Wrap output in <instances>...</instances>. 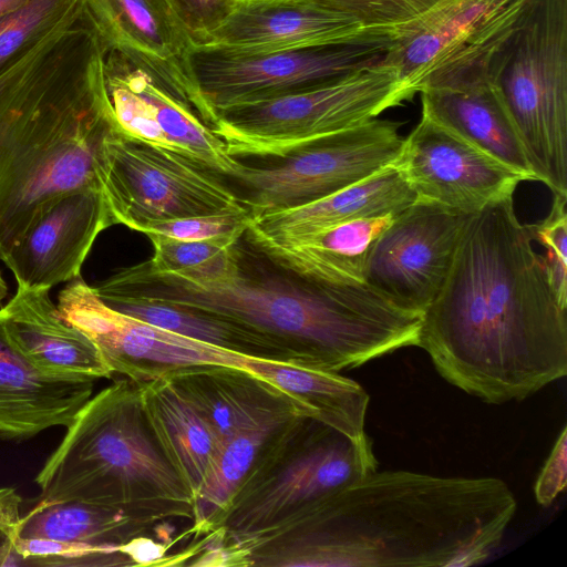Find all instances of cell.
Listing matches in <instances>:
<instances>
[{"instance_id": "obj_1", "label": "cell", "mask_w": 567, "mask_h": 567, "mask_svg": "<svg viewBox=\"0 0 567 567\" xmlns=\"http://www.w3.org/2000/svg\"><path fill=\"white\" fill-rule=\"evenodd\" d=\"M513 195L471 214L417 347L452 385L489 404L522 401L567 373L558 300Z\"/></svg>"}, {"instance_id": "obj_2", "label": "cell", "mask_w": 567, "mask_h": 567, "mask_svg": "<svg viewBox=\"0 0 567 567\" xmlns=\"http://www.w3.org/2000/svg\"><path fill=\"white\" fill-rule=\"evenodd\" d=\"M516 507L501 478L375 470L234 555L260 567L473 566L498 548Z\"/></svg>"}, {"instance_id": "obj_3", "label": "cell", "mask_w": 567, "mask_h": 567, "mask_svg": "<svg viewBox=\"0 0 567 567\" xmlns=\"http://www.w3.org/2000/svg\"><path fill=\"white\" fill-rule=\"evenodd\" d=\"M275 269L252 270L238 243L221 264L202 274L156 271L143 261L92 289L104 302L154 301L238 323L282 344L300 365L328 371L417 347L422 313L367 282L324 284Z\"/></svg>"}, {"instance_id": "obj_4", "label": "cell", "mask_w": 567, "mask_h": 567, "mask_svg": "<svg viewBox=\"0 0 567 567\" xmlns=\"http://www.w3.org/2000/svg\"><path fill=\"white\" fill-rule=\"evenodd\" d=\"M107 50L84 6L0 75V260L52 199L99 187L97 153L120 130Z\"/></svg>"}, {"instance_id": "obj_5", "label": "cell", "mask_w": 567, "mask_h": 567, "mask_svg": "<svg viewBox=\"0 0 567 567\" xmlns=\"http://www.w3.org/2000/svg\"><path fill=\"white\" fill-rule=\"evenodd\" d=\"M35 483L39 501H81L155 522L193 519L194 496L151 429L140 384L127 378L85 403Z\"/></svg>"}, {"instance_id": "obj_6", "label": "cell", "mask_w": 567, "mask_h": 567, "mask_svg": "<svg viewBox=\"0 0 567 567\" xmlns=\"http://www.w3.org/2000/svg\"><path fill=\"white\" fill-rule=\"evenodd\" d=\"M372 442L298 415L234 495L204 546L228 548L269 532L377 470Z\"/></svg>"}, {"instance_id": "obj_7", "label": "cell", "mask_w": 567, "mask_h": 567, "mask_svg": "<svg viewBox=\"0 0 567 567\" xmlns=\"http://www.w3.org/2000/svg\"><path fill=\"white\" fill-rule=\"evenodd\" d=\"M485 65L535 181L567 195V0H530Z\"/></svg>"}, {"instance_id": "obj_8", "label": "cell", "mask_w": 567, "mask_h": 567, "mask_svg": "<svg viewBox=\"0 0 567 567\" xmlns=\"http://www.w3.org/2000/svg\"><path fill=\"white\" fill-rule=\"evenodd\" d=\"M415 94L399 69L381 59L297 93L219 111L210 128L236 158L284 159Z\"/></svg>"}, {"instance_id": "obj_9", "label": "cell", "mask_w": 567, "mask_h": 567, "mask_svg": "<svg viewBox=\"0 0 567 567\" xmlns=\"http://www.w3.org/2000/svg\"><path fill=\"white\" fill-rule=\"evenodd\" d=\"M95 174L114 224L136 231L157 220L250 214L246 198L225 185L218 174L120 130L104 138Z\"/></svg>"}, {"instance_id": "obj_10", "label": "cell", "mask_w": 567, "mask_h": 567, "mask_svg": "<svg viewBox=\"0 0 567 567\" xmlns=\"http://www.w3.org/2000/svg\"><path fill=\"white\" fill-rule=\"evenodd\" d=\"M400 124L374 118L328 136L279 165L245 167L250 214L317 200L392 165L402 147Z\"/></svg>"}, {"instance_id": "obj_11", "label": "cell", "mask_w": 567, "mask_h": 567, "mask_svg": "<svg viewBox=\"0 0 567 567\" xmlns=\"http://www.w3.org/2000/svg\"><path fill=\"white\" fill-rule=\"evenodd\" d=\"M390 48L353 43L244 54L197 45L193 68L216 118L219 111L297 93L377 63Z\"/></svg>"}, {"instance_id": "obj_12", "label": "cell", "mask_w": 567, "mask_h": 567, "mask_svg": "<svg viewBox=\"0 0 567 567\" xmlns=\"http://www.w3.org/2000/svg\"><path fill=\"white\" fill-rule=\"evenodd\" d=\"M61 316L84 332L113 374L144 383L199 364L244 369L246 355L234 353L123 315L104 303L78 277L60 291Z\"/></svg>"}, {"instance_id": "obj_13", "label": "cell", "mask_w": 567, "mask_h": 567, "mask_svg": "<svg viewBox=\"0 0 567 567\" xmlns=\"http://www.w3.org/2000/svg\"><path fill=\"white\" fill-rule=\"evenodd\" d=\"M109 50L148 74L212 126L193 68L197 42L175 0H83Z\"/></svg>"}, {"instance_id": "obj_14", "label": "cell", "mask_w": 567, "mask_h": 567, "mask_svg": "<svg viewBox=\"0 0 567 567\" xmlns=\"http://www.w3.org/2000/svg\"><path fill=\"white\" fill-rule=\"evenodd\" d=\"M468 216L415 202L374 241L364 282L400 307L423 313L447 277Z\"/></svg>"}, {"instance_id": "obj_15", "label": "cell", "mask_w": 567, "mask_h": 567, "mask_svg": "<svg viewBox=\"0 0 567 567\" xmlns=\"http://www.w3.org/2000/svg\"><path fill=\"white\" fill-rule=\"evenodd\" d=\"M416 202L465 215L514 195L524 177L421 114L393 163Z\"/></svg>"}, {"instance_id": "obj_16", "label": "cell", "mask_w": 567, "mask_h": 567, "mask_svg": "<svg viewBox=\"0 0 567 567\" xmlns=\"http://www.w3.org/2000/svg\"><path fill=\"white\" fill-rule=\"evenodd\" d=\"M530 0H450L382 61L395 65L416 91L436 78L485 62Z\"/></svg>"}, {"instance_id": "obj_17", "label": "cell", "mask_w": 567, "mask_h": 567, "mask_svg": "<svg viewBox=\"0 0 567 567\" xmlns=\"http://www.w3.org/2000/svg\"><path fill=\"white\" fill-rule=\"evenodd\" d=\"M114 220L100 187H84L52 199L1 258L18 287L50 290L80 277L101 231Z\"/></svg>"}, {"instance_id": "obj_18", "label": "cell", "mask_w": 567, "mask_h": 567, "mask_svg": "<svg viewBox=\"0 0 567 567\" xmlns=\"http://www.w3.org/2000/svg\"><path fill=\"white\" fill-rule=\"evenodd\" d=\"M353 43L393 44L313 0H238L200 45L256 54Z\"/></svg>"}, {"instance_id": "obj_19", "label": "cell", "mask_w": 567, "mask_h": 567, "mask_svg": "<svg viewBox=\"0 0 567 567\" xmlns=\"http://www.w3.org/2000/svg\"><path fill=\"white\" fill-rule=\"evenodd\" d=\"M422 114L476 148L535 181L519 136L485 62L443 74L420 92Z\"/></svg>"}, {"instance_id": "obj_20", "label": "cell", "mask_w": 567, "mask_h": 567, "mask_svg": "<svg viewBox=\"0 0 567 567\" xmlns=\"http://www.w3.org/2000/svg\"><path fill=\"white\" fill-rule=\"evenodd\" d=\"M93 381L42 371L17 348L0 319V437L66 427L92 398Z\"/></svg>"}, {"instance_id": "obj_21", "label": "cell", "mask_w": 567, "mask_h": 567, "mask_svg": "<svg viewBox=\"0 0 567 567\" xmlns=\"http://www.w3.org/2000/svg\"><path fill=\"white\" fill-rule=\"evenodd\" d=\"M416 197L392 164L328 196L249 215L248 240H288L360 218L398 215Z\"/></svg>"}, {"instance_id": "obj_22", "label": "cell", "mask_w": 567, "mask_h": 567, "mask_svg": "<svg viewBox=\"0 0 567 567\" xmlns=\"http://www.w3.org/2000/svg\"><path fill=\"white\" fill-rule=\"evenodd\" d=\"M0 319L17 348L42 371L93 380L113 375L91 339L61 316L49 290L18 287L0 308Z\"/></svg>"}, {"instance_id": "obj_23", "label": "cell", "mask_w": 567, "mask_h": 567, "mask_svg": "<svg viewBox=\"0 0 567 567\" xmlns=\"http://www.w3.org/2000/svg\"><path fill=\"white\" fill-rule=\"evenodd\" d=\"M164 375L206 419L221 443L277 415L299 413L285 393L246 369L199 364Z\"/></svg>"}, {"instance_id": "obj_24", "label": "cell", "mask_w": 567, "mask_h": 567, "mask_svg": "<svg viewBox=\"0 0 567 567\" xmlns=\"http://www.w3.org/2000/svg\"><path fill=\"white\" fill-rule=\"evenodd\" d=\"M395 216L354 219L288 240L249 241L275 265L303 279L361 284L374 241Z\"/></svg>"}, {"instance_id": "obj_25", "label": "cell", "mask_w": 567, "mask_h": 567, "mask_svg": "<svg viewBox=\"0 0 567 567\" xmlns=\"http://www.w3.org/2000/svg\"><path fill=\"white\" fill-rule=\"evenodd\" d=\"M138 384L151 429L166 458L195 498L212 468L221 441L167 377L162 375Z\"/></svg>"}, {"instance_id": "obj_26", "label": "cell", "mask_w": 567, "mask_h": 567, "mask_svg": "<svg viewBox=\"0 0 567 567\" xmlns=\"http://www.w3.org/2000/svg\"><path fill=\"white\" fill-rule=\"evenodd\" d=\"M244 369L285 393L301 415L352 440L368 436L364 426L370 398L352 379L334 371L249 357Z\"/></svg>"}, {"instance_id": "obj_27", "label": "cell", "mask_w": 567, "mask_h": 567, "mask_svg": "<svg viewBox=\"0 0 567 567\" xmlns=\"http://www.w3.org/2000/svg\"><path fill=\"white\" fill-rule=\"evenodd\" d=\"M159 523L81 501H39L22 516L18 537L123 547L137 537H153Z\"/></svg>"}, {"instance_id": "obj_28", "label": "cell", "mask_w": 567, "mask_h": 567, "mask_svg": "<svg viewBox=\"0 0 567 567\" xmlns=\"http://www.w3.org/2000/svg\"><path fill=\"white\" fill-rule=\"evenodd\" d=\"M301 415L290 412L271 417L225 440L212 468L194 498L195 537L210 534L228 508L234 495L258 465L271 444L291 421Z\"/></svg>"}, {"instance_id": "obj_29", "label": "cell", "mask_w": 567, "mask_h": 567, "mask_svg": "<svg viewBox=\"0 0 567 567\" xmlns=\"http://www.w3.org/2000/svg\"><path fill=\"white\" fill-rule=\"evenodd\" d=\"M104 303L151 326L234 353L255 359L299 364L295 354L276 340L228 320L146 300L118 299Z\"/></svg>"}, {"instance_id": "obj_30", "label": "cell", "mask_w": 567, "mask_h": 567, "mask_svg": "<svg viewBox=\"0 0 567 567\" xmlns=\"http://www.w3.org/2000/svg\"><path fill=\"white\" fill-rule=\"evenodd\" d=\"M127 62L134 85L151 104L161 130L175 150L218 175L238 181L246 165L227 152L225 143L188 105Z\"/></svg>"}, {"instance_id": "obj_31", "label": "cell", "mask_w": 567, "mask_h": 567, "mask_svg": "<svg viewBox=\"0 0 567 567\" xmlns=\"http://www.w3.org/2000/svg\"><path fill=\"white\" fill-rule=\"evenodd\" d=\"M83 0H29L0 16V75L76 17Z\"/></svg>"}, {"instance_id": "obj_32", "label": "cell", "mask_w": 567, "mask_h": 567, "mask_svg": "<svg viewBox=\"0 0 567 567\" xmlns=\"http://www.w3.org/2000/svg\"><path fill=\"white\" fill-rule=\"evenodd\" d=\"M393 43L415 32L450 0H313Z\"/></svg>"}, {"instance_id": "obj_33", "label": "cell", "mask_w": 567, "mask_h": 567, "mask_svg": "<svg viewBox=\"0 0 567 567\" xmlns=\"http://www.w3.org/2000/svg\"><path fill=\"white\" fill-rule=\"evenodd\" d=\"M153 256L145 265L156 271L202 274L221 264L241 238L185 241L162 235H147Z\"/></svg>"}, {"instance_id": "obj_34", "label": "cell", "mask_w": 567, "mask_h": 567, "mask_svg": "<svg viewBox=\"0 0 567 567\" xmlns=\"http://www.w3.org/2000/svg\"><path fill=\"white\" fill-rule=\"evenodd\" d=\"M14 553L16 566H134L123 547L18 537Z\"/></svg>"}, {"instance_id": "obj_35", "label": "cell", "mask_w": 567, "mask_h": 567, "mask_svg": "<svg viewBox=\"0 0 567 567\" xmlns=\"http://www.w3.org/2000/svg\"><path fill=\"white\" fill-rule=\"evenodd\" d=\"M567 195L554 194L549 214L528 225L533 240L545 249L542 255L550 285L560 303L567 307Z\"/></svg>"}, {"instance_id": "obj_36", "label": "cell", "mask_w": 567, "mask_h": 567, "mask_svg": "<svg viewBox=\"0 0 567 567\" xmlns=\"http://www.w3.org/2000/svg\"><path fill=\"white\" fill-rule=\"evenodd\" d=\"M250 214L210 215L151 221L137 231L162 235L177 240L198 241L216 238H243Z\"/></svg>"}, {"instance_id": "obj_37", "label": "cell", "mask_w": 567, "mask_h": 567, "mask_svg": "<svg viewBox=\"0 0 567 567\" xmlns=\"http://www.w3.org/2000/svg\"><path fill=\"white\" fill-rule=\"evenodd\" d=\"M567 483V427L563 426L534 486L539 505L547 506L565 489Z\"/></svg>"}, {"instance_id": "obj_38", "label": "cell", "mask_w": 567, "mask_h": 567, "mask_svg": "<svg viewBox=\"0 0 567 567\" xmlns=\"http://www.w3.org/2000/svg\"><path fill=\"white\" fill-rule=\"evenodd\" d=\"M238 0H175L183 12L197 45L207 41L209 33L231 11Z\"/></svg>"}, {"instance_id": "obj_39", "label": "cell", "mask_w": 567, "mask_h": 567, "mask_svg": "<svg viewBox=\"0 0 567 567\" xmlns=\"http://www.w3.org/2000/svg\"><path fill=\"white\" fill-rule=\"evenodd\" d=\"M22 499L14 488H0V567L16 566Z\"/></svg>"}, {"instance_id": "obj_40", "label": "cell", "mask_w": 567, "mask_h": 567, "mask_svg": "<svg viewBox=\"0 0 567 567\" xmlns=\"http://www.w3.org/2000/svg\"><path fill=\"white\" fill-rule=\"evenodd\" d=\"M29 0H0V16L22 6Z\"/></svg>"}, {"instance_id": "obj_41", "label": "cell", "mask_w": 567, "mask_h": 567, "mask_svg": "<svg viewBox=\"0 0 567 567\" xmlns=\"http://www.w3.org/2000/svg\"><path fill=\"white\" fill-rule=\"evenodd\" d=\"M7 293H8L7 284L0 274V306H1V302L3 301V299L6 298Z\"/></svg>"}]
</instances>
